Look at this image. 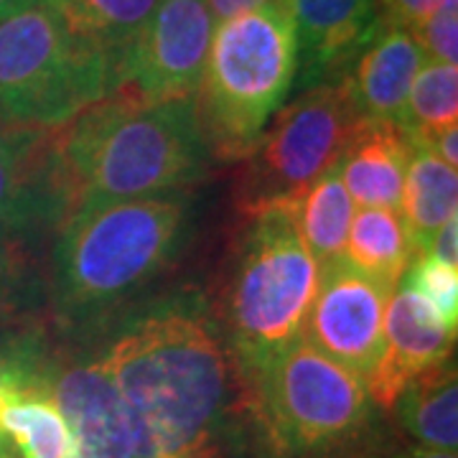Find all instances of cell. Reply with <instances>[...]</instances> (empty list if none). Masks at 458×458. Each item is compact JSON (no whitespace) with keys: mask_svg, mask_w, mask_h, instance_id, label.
Here are the masks:
<instances>
[{"mask_svg":"<svg viewBox=\"0 0 458 458\" xmlns=\"http://www.w3.org/2000/svg\"><path fill=\"white\" fill-rule=\"evenodd\" d=\"M0 458H74V438L47 382L0 397Z\"/></svg>","mask_w":458,"mask_h":458,"instance_id":"cell-17","label":"cell"},{"mask_svg":"<svg viewBox=\"0 0 458 458\" xmlns=\"http://www.w3.org/2000/svg\"><path fill=\"white\" fill-rule=\"evenodd\" d=\"M298 36L295 84L311 89L354 64L377 29L375 0H291Z\"/></svg>","mask_w":458,"mask_h":458,"instance_id":"cell-14","label":"cell"},{"mask_svg":"<svg viewBox=\"0 0 458 458\" xmlns=\"http://www.w3.org/2000/svg\"><path fill=\"white\" fill-rule=\"evenodd\" d=\"M445 3L448 0H375L377 26L410 31L412 26L433 16Z\"/></svg>","mask_w":458,"mask_h":458,"instance_id":"cell-26","label":"cell"},{"mask_svg":"<svg viewBox=\"0 0 458 458\" xmlns=\"http://www.w3.org/2000/svg\"><path fill=\"white\" fill-rule=\"evenodd\" d=\"M445 125H458V69L456 64L428 62L410 87L400 131L408 140H418Z\"/></svg>","mask_w":458,"mask_h":458,"instance_id":"cell-23","label":"cell"},{"mask_svg":"<svg viewBox=\"0 0 458 458\" xmlns=\"http://www.w3.org/2000/svg\"><path fill=\"white\" fill-rule=\"evenodd\" d=\"M262 3H267V0H207L214 21H225V18L237 16V13H245V11L262 5Z\"/></svg>","mask_w":458,"mask_h":458,"instance_id":"cell-29","label":"cell"},{"mask_svg":"<svg viewBox=\"0 0 458 458\" xmlns=\"http://www.w3.org/2000/svg\"><path fill=\"white\" fill-rule=\"evenodd\" d=\"M412 41L430 62L456 64L458 62V0H448L433 16L410 29Z\"/></svg>","mask_w":458,"mask_h":458,"instance_id":"cell-25","label":"cell"},{"mask_svg":"<svg viewBox=\"0 0 458 458\" xmlns=\"http://www.w3.org/2000/svg\"><path fill=\"white\" fill-rule=\"evenodd\" d=\"M354 216V201L344 189L339 165L327 171L295 201V225L303 245L321 267L344 260V247Z\"/></svg>","mask_w":458,"mask_h":458,"instance_id":"cell-21","label":"cell"},{"mask_svg":"<svg viewBox=\"0 0 458 458\" xmlns=\"http://www.w3.org/2000/svg\"><path fill=\"white\" fill-rule=\"evenodd\" d=\"M120 89V59L77 33L49 3L0 21L3 120L56 128Z\"/></svg>","mask_w":458,"mask_h":458,"instance_id":"cell-5","label":"cell"},{"mask_svg":"<svg viewBox=\"0 0 458 458\" xmlns=\"http://www.w3.org/2000/svg\"><path fill=\"white\" fill-rule=\"evenodd\" d=\"M38 3H44V0H0V21L13 16L18 11H26L31 5H38Z\"/></svg>","mask_w":458,"mask_h":458,"instance_id":"cell-30","label":"cell"},{"mask_svg":"<svg viewBox=\"0 0 458 458\" xmlns=\"http://www.w3.org/2000/svg\"><path fill=\"white\" fill-rule=\"evenodd\" d=\"M99 361L128 410L135 458H222L227 364L201 316L179 306L146 313Z\"/></svg>","mask_w":458,"mask_h":458,"instance_id":"cell-1","label":"cell"},{"mask_svg":"<svg viewBox=\"0 0 458 458\" xmlns=\"http://www.w3.org/2000/svg\"><path fill=\"white\" fill-rule=\"evenodd\" d=\"M400 420L423 445L454 451L458 443L456 367L445 360L415 377L394 403Z\"/></svg>","mask_w":458,"mask_h":458,"instance_id":"cell-20","label":"cell"},{"mask_svg":"<svg viewBox=\"0 0 458 458\" xmlns=\"http://www.w3.org/2000/svg\"><path fill=\"white\" fill-rule=\"evenodd\" d=\"M364 123L346 77L303 92L280 110L247 156V204L252 209L278 201L295 204L313 181L342 164Z\"/></svg>","mask_w":458,"mask_h":458,"instance_id":"cell-8","label":"cell"},{"mask_svg":"<svg viewBox=\"0 0 458 458\" xmlns=\"http://www.w3.org/2000/svg\"><path fill=\"white\" fill-rule=\"evenodd\" d=\"M298 74L291 0H267L219 21L204 69L199 110L207 143L219 158H245L283 107Z\"/></svg>","mask_w":458,"mask_h":458,"instance_id":"cell-4","label":"cell"},{"mask_svg":"<svg viewBox=\"0 0 458 458\" xmlns=\"http://www.w3.org/2000/svg\"><path fill=\"white\" fill-rule=\"evenodd\" d=\"M393 291L346 260L321 267L303 339L367 379L382 349L385 309Z\"/></svg>","mask_w":458,"mask_h":458,"instance_id":"cell-10","label":"cell"},{"mask_svg":"<svg viewBox=\"0 0 458 458\" xmlns=\"http://www.w3.org/2000/svg\"><path fill=\"white\" fill-rule=\"evenodd\" d=\"M84 38L120 59L161 0H47Z\"/></svg>","mask_w":458,"mask_h":458,"instance_id":"cell-22","label":"cell"},{"mask_svg":"<svg viewBox=\"0 0 458 458\" xmlns=\"http://www.w3.org/2000/svg\"><path fill=\"white\" fill-rule=\"evenodd\" d=\"M385 309L382 349L372 372L367 375V393L379 408H394L415 377L448 360L454 352L456 328H451L405 280H400Z\"/></svg>","mask_w":458,"mask_h":458,"instance_id":"cell-11","label":"cell"},{"mask_svg":"<svg viewBox=\"0 0 458 458\" xmlns=\"http://www.w3.org/2000/svg\"><path fill=\"white\" fill-rule=\"evenodd\" d=\"M410 288L423 295L428 303L441 313V318L451 328L458 321V267H448L443 262L418 255V260L408 267Z\"/></svg>","mask_w":458,"mask_h":458,"instance_id":"cell-24","label":"cell"},{"mask_svg":"<svg viewBox=\"0 0 458 458\" xmlns=\"http://www.w3.org/2000/svg\"><path fill=\"white\" fill-rule=\"evenodd\" d=\"M64 214L59 135L49 128L0 120V229Z\"/></svg>","mask_w":458,"mask_h":458,"instance_id":"cell-12","label":"cell"},{"mask_svg":"<svg viewBox=\"0 0 458 458\" xmlns=\"http://www.w3.org/2000/svg\"><path fill=\"white\" fill-rule=\"evenodd\" d=\"M216 29L207 0H161L120 64V87L146 102L194 98Z\"/></svg>","mask_w":458,"mask_h":458,"instance_id":"cell-9","label":"cell"},{"mask_svg":"<svg viewBox=\"0 0 458 458\" xmlns=\"http://www.w3.org/2000/svg\"><path fill=\"white\" fill-rule=\"evenodd\" d=\"M207 161L209 143L194 98L99 99L59 135L64 212L183 191L207 174Z\"/></svg>","mask_w":458,"mask_h":458,"instance_id":"cell-2","label":"cell"},{"mask_svg":"<svg viewBox=\"0 0 458 458\" xmlns=\"http://www.w3.org/2000/svg\"><path fill=\"white\" fill-rule=\"evenodd\" d=\"M5 270H8V260H5V250L0 245V288H3V280H5Z\"/></svg>","mask_w":458,"mask_h":458,"instance_id":"cell-32","label":"cell"},{"mask_svg":"<svg viewBox=\"0 0 458 458\" xmlns=\"http://www.w3.org/2000/svg\"><path fill=\"white\" fill-rule=\"evenodd\" d=\"M426 258L443 262L448 267H458V216L448 219L436 237L430 240V245L426 250Z\"/></svg>","mask_w":458,"mask_h":458,"instance_id":"cell-28","label":"cell"},{"mask_svg":"<svg viewBox=\"0 0 458 458\" xmlns=\"http://www.w3.org/2000/svg\"><path fill=\"white\" fill-rule=\"evenodd\" d=\"M426 54L405 29L377 26L346 77L352 99L367 123L403 125L410 87L415 82Z\"/></svg>","mask_w":458,"mask_h":458,"instance_id":"cell-15","label":"cell"},{"mask_svg":"<svg viewBox=\"0 0 458 458\" xmlns=\"http://www.w3.org/2000/svg\"><path fill=\"white\" fill-rule=\"evenodd\" d=\"M258 415L280 454H309L349 438L367 418L364 379L298 336L255 372Z\"/></svg>","mask_w":458,"mask_h":458,"instance_id":"cell-7","label":"cell"},{"mask_svg":"<svg viewBox=\"0 0 458 458\" xmlns=\"http://www.w3.org/2000/svg\"><path fill=\"white\" fill-rule=\"evenodd\" d=\"M74 438V458H135L128 410L102 361H80L47 377Z\"/></svg>","mask_w":458,"mask_h":458,"instance_id":"cell-13","label":"cell"},{"mask_svg":"<svg viewBox=\"0 0 458 458\" xmlns=\"http://www.w3.org/2000/svg\"><path fill=\"white\" fill-rule=\"evenodd\" d=\"M318 278L295 225V204L252 209L232 291V334L250 375L303 334Z\"/></svg>","mask_w":458,"mask_h":458,"instance_id":"cell-6","label":"cell"},{"mask_svg":"<svg viewBox=\"0 0 458 458\" xmlns=\"http://www.w3.org/2000/svg\"><path fill=\"white\" fill-rule=\"evenodd\" d=\"M412 458H456L454 451H423V454H415Z\"/></svg>","mask_w":458,"mask_h":458,"instance_id":"cell-31","label":"cell"},{"mask_svg":"<svg viewBox=\"0 0 458 458\" xmlns=\"http://www.w3.org/2000/svg\"><path fill=\"white\" fill-rule=\"evenodd\" d=\"M403 219L410 229L418 255H426L436 232L458 216V176L456 168L443 164L436 153L412 146L410 153L403 197Z\"/></svg>","mask_w":458,"mask_h":458,"instance_id":"cell-18","label":"cell"},{"mask_svg":"<svg viewBox=\"0 0 458 458\" xmlns=\"http://www.w3.org/2000/svg\"><path fill=\"white\" fill-rule=\"evenodd\" d=\"M410 153L408 135L397 125L364 123L339 164L352 201L369 209H400Z\"/></svg>","mask_w":458,"mask_h":458,"instance_id":"cell-16","label":"cell"},{"mask_svg":"<svg viewBox=\"0 0 458 458\" xmlns=\"http://www.w3.org/2000/svg\"><path fill=\"white\" fill-rule=\"evenodd\" d=\"M47 377L38 375L31 360L23 354H11L0 352V397L13 390H29V387H41Z\"/></svg>","mask_w":458,"mask_h":458,"instance_id":"cell-27","label":"cell"},{"mask_svg":"<svg viewBox=\"0 0 458 458\" xmlns=\"http://www.w3.org/2000/svg\"><path fill=\"white\" fill-rule=\"evenodd\" d=\"M412 258H418V252L400 209L361 207L352 216L344 247V260L352 267L394 291L405 278Z\"/></svg>","mask_w":458,"mask_h":458,"instance_id":"cell-19","label":"cell"},{"mask_svg":"<svg viewBox=\"0 0 458 458\" xmlns=\"http://www.w3.org/2000/svg\"><path fill=\"white\" fill-rule=\"evenodd\" d=\"M191 214L183 191L74 209L54 250L62 313L82 321L138 293L179 255Z\"/></svg>","mask_w":458,"mask_h":458,"instance_id":"cell-3","label":"cell"}]
</instances>
